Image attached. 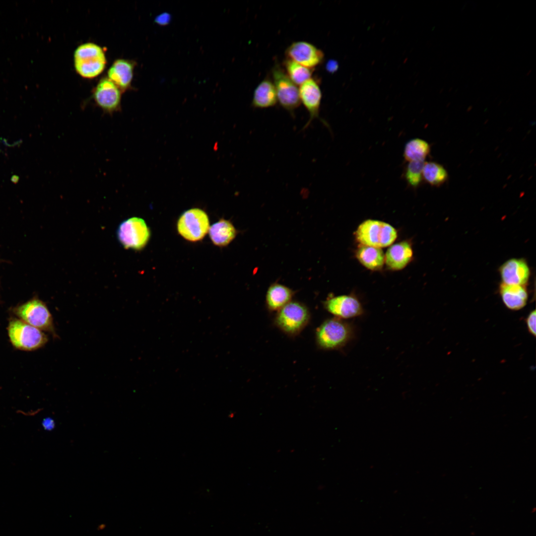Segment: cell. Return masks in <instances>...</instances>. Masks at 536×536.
I'll use <instances>...</instances> for the list:
<instances>
[{"label": "cell", "instance_id": "6da1fadb", "mask_svg": "<svg viewBox=\"0 0 536 536\" xmlns=\"http://www.w3.org/2000/svg\"><path fill=\"white\" fill-rule=\"evenodd\" d=\"M354 334L353 326L350 323L333 317L324 321L316 329L315 342L321 350H338L352 339Z\"/></svg>", "mask_w": 536, "mask_h": 536}, {"label": "cell", "instance_id": "7a4b0ae2", "mask_svg": "<svg viewBox=\"0 0 536 536\" xmlns=\"http://www.w3.org/2000/svg\"><path fill=\"white\" fill-rule=\"evenodd\" d=\"M310 311L304 303L291 301L276 312L273 324L286 335L293 337L299 335L309 323Z\"/></svg>", "mask_w": 536, "mask_h": 536}, {"label": "cell", "instance_id": "3957f363", "mask_svg": "<svg viewBox=\"0 0 536 536\" xmlns=\"http://www.w3.org/2000/svg\"><path fill=\"white\" fill-rule=\"evenodd\" d=\"M396 229L388 223L367 219L357 227L355 237L360 245L384 248L391 245L396 240Z\"/></svg>", "mask_w": 536, "mask_h": 536}, {"label": "cell", "instance_id": "277c9868", "mask_svg": "<svg viewBox=\"0 0 536 536\" xmlns=\"http://www.w3.org/2000/svg\"><path fill=\"white\" fill-rule=\"evenodd\" d=\"M73 58L76 71L86 78H93L101 74L107 62L102 48L93 43L79 45L74 51Z\"/></svg>", "mask_w": 536, "mask_h": 536}, {"label": "cell", "instance_id": "5b68a950", "mask_svg": "<svg viewBox=\"0 0 536 536\" xmlns=\"http://www.w3.org/2000/svg\"><path fill=\"white\" fill-rule=\"evenodd\" d=\"M277 102L292 116L301 104L299 88L290 79L285 70L276 64L271 70Z\"/></svg>", "mask_w": 536, "mask_h": 536}, {"label": "cell", "instance_id": "8992f818", "mask_svg": "<svg viewBox=\"0 0 536 536\" xmlns=\"http://www.w3.org/2000/svg\"><path fill=\"white\" fill-rule=\"evenodd\" d=\"M117 236L119 242L126 249L140 250L148 242L150 232L144 220L133 217L119 225Z\"/></svg>", "mask_w": 536, "mask_h": 536}, {"label": "cell", "instance_id": "52a82bcc", "mask_svg": "<svg viewBox=\"0 0 536 536\" xmlns=\"http://www.w3.org/2000/svg\"><path fill=\"white\" fill-rule=\"evenodd\" d=\"M209 219L203 210L194 208L184 212L177 222L179 233L185 239L192 242L202 239L208 231Z\"/></svg>", "mask_w": 536, "mask_h": 536}, {"label": "cell", "instance_id": "ba28073f", "mask_svg": "<svg viewBox=\"0 0 536 536\" xmlns=\"http://www.w3.org/2000/svg\"><path fill=\"white\" fill-rule=\"evenodd\" d=\"M8 335L12 344L24 350L37 349L47 341L46 335L39 329L19 320L9 323Z\"/></svg>", "mask_w": 536, "mask_h": 536}, {"label": "cell", "instance_id": "9c48e42d", "mask_svg": "<svg viewBox=\"0 0 536 536\" xmlns=\"http://www.w3.org/2000/svg\"><path fill=\"white\" fill-rule=\"evenodd\" d=\"M17 314L26 323L39 329L54 331L52 315L41 301L33 299L19 307Z\"/></svg>", "mask_w": 536, "mask_h": 536}, {"label": "cell", "instance_id": "30bf717a", "mask_svg": "<svg viewBox=\"0 0 536 536\" xmlns=\"http://www.w3.org/2000/svg\"><path fill=\"white\" fill-rule=\"evenodd\" d=\"M323 304L324 309L334 317L344 320L361 316L364 313L360 301L352 295L330 296Z\"/></svg>", "mask_w": 536, "mask_h": 536}, {"label": "cell", "instance_id": "8fae6325", "mask_svg": "<svg viewBox=\"0 0 536 536\" xmlns=\"http://www.w3.org/2000/svg\"><path fill=\"white\" fill-rule=\"evenodd\" d=\"M121 90L108 77L101 79L93 91V97L96 105L110 115L121 109Z\"/></svg>", "mask_w": 536, "mask_h": 536}, {"label": "cell", "instance_id": "7c38bea8", "mask_svg": "<svg viewBox=\"0 0 536 536\" xmlns=\"http://www.w3.org/2000/svg\"><path fill=\"white\" fill-rule=\"evenodd\" d=\"M287 59L304 67L314 68L322 63L324 53L314 45L303 41L293 42L286 49Z\"/></svg>", "mask_w": 536, "mask_h": 536}, {"label": "cell", "instance_id": "4fadbf2b", "mask_svg": "<svg viewBox=\"0 0 536 536\" xmlns=\"http://www.w3.org/2000/svg\"><path fill=\"white\" fill-rule=\"evenodd\" d=\"M299 93L300 102L307 110L309 116L308 121L303 128L304 130L316 119L322 122L319 115L322 94L317 81L312 78L300 85Z\"/></svg>", "mask_w": 536, "mask_h": 536}, {"label": "cell", "instance_id": "5bb4252c", "mask_svg": "<svg viewBox=\"0 0 536 536\" xmlns=\"http://www.w3.org/2000/svg\"><path fill=\"white\" fill-rule=\"evenodd\" d=\"M503 283L523 285L528 282L530 275L529 267L523 259H511L503 263L499 268Z\"/></svg>", "mask_w": 536, "mask_h": 536}, {"label": "cell", "instance_id": "9a60e30c", "mask_svg": "<svg viewBox=\"0 0 536 536\" xmlns=\"http://www.w3.org/2000/svg\"><path fill=\"white\" fill-rule=\"evenodd\" d=\"M412 256L410 243L405 241L399 242L388 248L385 255V263L391 270H401L410 263Z\"/></svg>", "mask_w": 536, "mask_h": 536}, {"label": "cell", "instance_id": "2e32d148", "mask_svg": "<svg viewBox=\"0 0 536 536\" xmlns=\"http://www.w3.org/2000/svg\"><path fill=\"white\" fill-rule=\"evenodd\" d=\"M135 63L134 61L118 59L108 71V78L123 92L131 86Z\"/></svg>", "mask_w": 536, "mask_h": 536}, {"label": "cell", "instance_id": "e0dca14e", "mask_svg": "<svg viewBox=\"0 0 536 536\" xmlns=\"http://www.w3.org/2000/svg\"><path fill=\"white\" fill-rule=\"evenodd\" d=\"M295 292L290 288L273 283L268 288L266 295V306L269 312H277L292 300Z\"/></svg>", "mask_w": 536, "mask_h": 536}, {"label": "cell", "instance_id": "ac0fdd59", "mask_svg": "<svg viewBox=\"0 0 536 536\" xmlns=\"http://www.w3.org/2000/svg\"><path fill=\"white\" fill-rule=\"evenodd\" d=\"M499 291L503 302L509 309L520 310L526 305L528 295L525 286L502 283Z\"/></svg>", "mask_w": 536, "mask_h": 536}, {"label": "cell", "instance_id": "d6986e66", "mask_svg": "<svg viewBox=\"0 0 536 536\" xmlns=\"http://www.w3.org/2000/svg\"><path fill=\"white\" fill-rule=\"evenodd\" d=\"M277 102L273 81L266 77L255 88L252 105L255 108H267L275 106Z\"/></svg>", "mask_w": 536, "mask_h": 536}, {"label": "cell", "instance_id": "ffe728a7", "mask_svg": "<svg viewBox=\"0 0 536 536\" xmlns=\"http://www.w3.org/2000/svg\"><path fill=\"white\" fill-rule=\"evenodd\" d=\"M355 255L362 266L371 270L381 269L385 263V255L381 248L360 245Z\"/></svg>", "mask_w": 536, "mask_h": 536}, {"label": "cell", "instance_id": "44dd1931", "mask_svg": "<svg viewBox=\"0 0 536 536\" xmlns=\"http://www.w3.org/2000/svg\"><path fill=\"white\" fill-rule=\"evenodd\" d=\"M208 232L211 241L219 247L228 245L237 234V231L232 223L224 219L213 224L209 227Z\"/></svg>", "mask_w": 536, "mask_h": 536}, {"label": "cell", "instance_id": "7402d4cb", "mask_svg": "<svg viewBox=\"0 0 536 536\" xmlns=\"http://www.w3.org/2000/svg\"><path fill=\"white\" fill-rule=\"evenodd\" d=\"M430 151V145L426 141L420 138L409 140L405 145L403 156L409 162L424 161Z\"/></svg>", "mask_w": 536, "mask_h": 536}, {"label": "cell", "instance_id": "603a6c76", "mask_svg": "<svg viewBox=\"0 0 536 536\" xmlns=\"http://www.w3.org/2000/svg\"><path fill=\"white\" fill-rule=\"evenodd\" d=\"M283 66L288 76L296 85H300L312 78L314 68L304 67L288 59L284 60Z\"/></svg>", "mask_w": 536, "mask_h": 536}, {"label": "cell", "instance_id": "cb8c5ba5", "mask_svg": "<svg viewBox=\"0 0 536 536\" xmlns=\"http://www.w3.org/2000/svg\"><path fill=\"white\" fill-rule=\"evenodd\" d=\"M422 177L431 186H439L448 178V174L440 164L434 162H425L422 169Z\"/></svg>", "mask_w": 536, "mask_h": 536}, {"label": "cell", "instance_id": "d4e9b609", "mask_svg": "<svg viewBox=\"0 0 536 536\" xmlns=\"http://www.w3.org/2000/svg\"><path fill=\"white\" fill-rule=\"evenodd\" d=\"M425 162H409L404 171V178L408 185L413 188L418 187L422 182V169Z\"/></svg>", "mask_w": 536, "mask_h": 536}, {"label": "cell", "instance_id": "484cf974", "mask_svg": "<svg viewBox=\"0 0 536 536\" xmlns=\"http://www.w3.org/2000/svg\"><path fill=\"white\" fill-rule=\"evenodd\" d=\"M536 310L532 311L528 315L526 319V324L528 328V330L530 334L536 336Z\"/></svg>", "mask_w": 536, "mask_h": 536}, {"label": "cell", "instance_id": "4316f807", "mask_svg": "<svg viewBox=\"0 0 536 536\" xmlns=\"http://www.w3.org/2000/svg\"><path fill=\"white\" fill-rule=\"evenodd\" d=\"M171 16L168 12H163L155 18V22L157 24L161 26H165L168 25L171 21Z\"/></svg>", "mask_w": 536, "mask_h": 536}, {"label": "cell", "instance_id": "83f0119b", "mask_svg": "<svg viewBox=\"0 0 536 536\" xmlns=\"http://www.w3.org/2000/svg\"><path fill=\"white\" fill-rule=\"evenodd\" d=\"M338 67V65L337 61L334 60L328 61L326 65L327 70L331 73H334L337 70Z\"/></svg>", "mask_w": 536, "mask_h": 536}, {"label": "cell", "instance_id": "f1b7e54d", "mask_svg": "<svg viewBox=\"0 0 536 536\" xmlns=\"http://www.w3.org/2000/svg\"><path fill=\"white\" fill-rule=\"evenodd\" d=\"M42 425L45 429L50 430L54 427L55 423L51 418H46L43 420Z\"/></svg>", "mask_w": 536, "mask_h": 536}, {"label": "cell", "instance_id": "f546056e", "mask_svg": "<svg viewBox=\"0 0 536 536\" xmlns=\"http://www.w3.org/2000/svg\"><path fill=\"white\" fill-rule=\"evenodd\" d=\"M105 528V525L104 524H100V525L98 526L97 528H98V529L99 530H102Z\"/></svg>", "mask_w": 536, "mask_h": 536}]
</instances>
